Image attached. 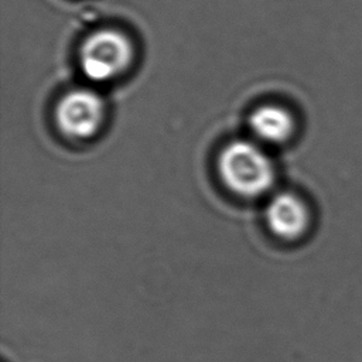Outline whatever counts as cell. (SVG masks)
<instances>
[{"label": "cell", "instance_id": "obj_1", "mask_svg": "<svg viewBox=\"0 0 362 362\" xmlns=\"http://www.w3.org/2000/svg\"><path fill=\"white\" fill-rule=\"evenodd\" d=\"M218 173L225 187L243 198L260 197L274 181L272 160L257 144L247 140H233L221 150Z\"/></svg>", "mask_w": 362, "mask_h": 362}, {"label": "cell", "instance_id": "obj_2", "mask_svg": "<svg viewBox=\"0 0 362 362\" xmlns=\"http://www.w3.org/2000/svg\"><path fill=\"white\" fill-rule=\"evenodd\" d=\"M134 48L122 31L102 28L89 34L79 49L82 74L93 82H107L120 76L133 62Z\"/></svg>", "mask_w": 362, "mask_h": 362}, {"label": "cell", "instance_id": "obj_3", "mask_svg": "<svg viewBox=\"0 0 362 362\" xmlns=\"http://www.w3.org/2000/svg\"><path fill=\"white\" fill-rule=\"evenodd\" d=\"M105 119V102L88 88L65 93L55 109L59 132L69 139H89L98 133Z\"/></svg>", "mask_w": 362, "mask_h": 362}, {"label": "cell", "instance_id": "obj_4", "mask_svg": "<svg viewBox=\"0 0 362 362\" xmlns=\"http://www.w3.org/2000/svg\"><path fill=\"white\" fill-rule=\"evenodd\" d=\"M266 223L273 235L284 240L301 238L310 223V212L304 201L291 192L274 195L266 208Z\"/></svg>", "mask_w": 362, "mask_h": 362}, {"label": "cell", "instance_id": "obj_5", "mask_svg": "<svg viewBox=\"0 0 362 362\" xmlns=\"http://www.w3.org/2000/svg\"><path fill=\"white\" fill-rule=\"evenodd\" d=\"M249 126L259 140L280 144L293 136L296 123L287 109L279 105H263L252 112Z\"/></svg>", "mask_w": 362, "mask_h": 362}]
</instances>
